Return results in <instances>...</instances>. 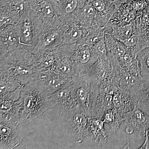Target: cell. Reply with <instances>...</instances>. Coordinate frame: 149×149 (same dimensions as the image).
<instances>
[{
    "label": "cell",
    "mask_w": 149,
    "mask_h": 149,
    "mask_svg": "<svg viewBox=\"0 0 149 149\" xmlns=\"http://www.w3.org/2000/svg\"><path fill=\"white\" fill-rule=\"evenodd\" d=\"M20 97L22 107L18 123V127L20 129L46 110L56 105L38 80L24 85L22 88Z\"/></svg>",
    "instance_id": "cell-1"
},
{
    "label": "cell",
    "mask_w": 149,
    "mask_h": 149,
    "mask_svg": "<svg viewBox=\"0 0 149 149\" xmlns=\"http://www.w3.org/2000/svg\"><path fill=\"white\" fill-rule=\"evenodd\" d=\"M29 5L43 24L61 17L57 0H29Z\"/></svg>",
    "instance_id": "cell-11"
},
{
    "label": "cell",
    "mask_w": 149,
    "mask_h": 149,
    "mask_svg": "<svg viewBox=\"0 0 149 149\" xmlns=\"http://www.w3.org/2000/svg\"><path fill=\"white\" fill-rule=\"evenodd\" d=\"M65 21L61 17L43 23L37 45L32 54L38 56L46 51L52 50L61 45Z\"/></svg>",
    "instance_id": "cell-6"
},
{
    "label": "cell",
    "mask_w": 149,
    "mask_h": 149,
    "mask_svg": "<svg viewBox=\"0 0 149 149\" xmlns=\"http://www.w3.org/2000/svg\"><path fill=\"white\" fill-rule=\"evenodd\" d=\"M72 83L78 106L89 117H94L98 98L99 85L83 74L73 77Z\"/></svg>",
    "instance_id": "cell-4"
},
{
    "label": "cell",
    "mask_w": 149,
    "mask_h": 149,
    "mask_svg": "<svg viewBox=\"0 0 149 149\" xmlns=\"http://www.w3.org/2000/svg\"><path fill=\"white\" fill-rule=\"evenodd\" d=\"M134 24L131 22L129 24L120 27H113V37L121 42L129 38L134 33Z\"/></svg>",
    "instance_id": "cell-28"
},
{
    "label": "cell",
    "mask_w": 149,
    "mask_h": 149,
    "mask_svg": "<svg viewBox=\"0 0 149 149\" xmlns=\"http://www.w3.org/2000/svg\"><path fill=\"white\" fill-rule=\"evenodd\" d=\"M148 3L144 0H139L133 2L131 4V7L135 11H140L146 8Z\"/></svg>",
    "instance_id": "cell-31"
},
{
    "label": "cell",
    "mask_w": 149,
    "mask_h": 149,
    "mask_svg": "<svg viewBox=\"0 0 149 149\" xmlns=\"http://www.w3.org/2000/svg\"><path fill=\"white\" fill-rule=\"evenodd\" d=\"M57 48L58 55L52 70L70 78L76 77L75 70L70 60L62 53L58 47Z\"/></svg>",
    "instance_id": "cell-23"
},
{
    "label": "cell",
    "mask_w": 149,
    "mask_h": 149,
    "mask_svg": "<svg viewBox=\"0 0 149 149\" xmlns=\"http://www.w3.org/2000/svg\"><path fill=\"white\" fill-rule=\"evenodd\" d=\"M104 38L107 52L115 58H118L126 53L128 49L122 42L108 34L105 35Z\"/></svg>",
    "instance_id": "cell-25"
},
{
    "label": "cell",
    "mask_w": 149,
    "mask_h": 149,
    "mask_svg": "<svg viewBox=\"0 0 149 149\" xmlns=\"http://www.w3.org/2000/svg\"><path fill=\"white\" fill-rule=\"evenodd\" d=\"M63 123L68 135L77 143H81L89 135V116L78 105L71 109L61 112Z\"/></svg>",
    "instance_id": "cell-7"
},
{
    "label": "cell",
    "mask_w": 149,
    "mask_h": 149,
    "mask_svg": "<svg viewBox=\"0 0 149 149\" xmlns=\"http://www.w3.org/2000/svg\"><path fill=\"white\" fill-rule=\"evenodd\" d=\"M102 120L109 125L110 128V131L115 133L118 130L123 121H124V118L113 108L105 113Z\"/></svg>",
    "instance_id": "cell-26"
},
{
    "label": "cell",
    "mask_w": 149,
    "mask_h": 149,
    "mask_svg": "<svg viewBox=\"0 0 149 149\" xmlns=\"http://www.w3.org/2000/svg\"><path fill=\"white\" fill-rule=\"evenodd\" d=\"M18 124L0 121V149H11L18 146L23 139Z\"/></svg>",
    "instance_id": "cell-12"
},
{
    "label": "cell",
    "mask_w": 149,
    "mask_h": 149,
    "mask_svg": "<svg viewBox=\"0 0 149 149\" xmlns=\"http://www.w3.org/2000/svg\"><path fill=\"white\" fill-rule=\"evenodd\" d=\"M15 26L18 37V49L32 53L38 42L43 22L29 6Z\"/></svg>",
    "instance_id": "cell-3"
},
{
    "label": "cell",
    "mask_w": 149,
    "mask_h": 149,
    "mask_svg": "<svg viewBox=\"0 0 149 149\" xmlns=\"http://www.w3.org/2000/svg\"><path fill=\"white\" fill-rule=\"evenodd\" d=\"M141 74L142 77L149 79V47L146 48L138 54Z\"/></svg>",
    "instance_id": "cell-29"
},
{
    "label": "cell",
    "mask_w": 149,
    "mask_h": 149,
    "mask_svg": "<svg viewBox=\"0 0 149 149\" xmlns=\"http://www.w3.org/2000/svg\"><path fill=\"white\" fill-rule=\"evenodd\" d=\"M126 124L125 131L128 134L137 133L140 138L146 136V131L149 124V116L136 105L132 110L124 115Z\"/></svg>",
    "instance_id": "cell-10"
},
{
    "label": "cell",
    "mask_w": 149,
    "mask_h": 149,
    "mask_svg": "<svg viewBox=\"0 0 149 149\" xmlns=\"http://www.w3.org/2000/svg\"><path fill=\"white\" fill-rule=\"evenodd\" d=\"M111 66L108 57L99 58L85 73V77L94 84L99 85L109 76Z\"/></svg>",
    "instance_id": "cell-18"
},
{
    "label": "cell",
    "mask_w": 149,
    "mask_h": 149,
    "mask_svg": "<svg viewBox=\"0 0 149 149\" xmlns=\"http://www.w3.org/2000/svg\"><path fill=\"white\" fill-rule=\"evenodd\" d=\"M58 48L70 60L76 76L85 73L98 59L92 47L86 44H66L61 45Z\"/></svg>",
    "instance_id": "cell-5"
},
{
    "label": "cell",
    "mask_w": 149,
    "mask_h": 149,
    "mask_svg": "<svg viewBox=\"0 0 149 149\" xmlns=\"http://www.w3.org/2000/svg\"><path fill=\"white\" fill-rule=\"evenodd\" d=\"M19 40L15 25L1 27L0 58L18 49Z\"/></svg>",
    "instance_id": "cell-17"
},
{
    "label": "cell",
    "mask_w": 149,
    "mask_h": 149,
    "mask_svg": "<svg viewBox=\"0 0 149 149\" xmlns=\"http://www.w3.org/2000/svg\"><path fill=\"white\" fill-rule=\"evenodd\" d=\"M65 27L61 45L79 43L86 37L90 27L74 17L70 20L65 21Z\"/></svg>",
    "instance_id": "cell-13"
},
{
    "label": "cell",
    "mask_w": 149,
    "mask_h": 149,
    "mask_svg": "<svg viewBox=\"0 0 149 149\" xmlns=\"http://www.w3.org/2000/svg\"><path fill=\"white\" fill-rule=\"evenodd\" d=\"M58 55V48L46 51L39 55H35L36 66L39 72L52 70Z\"/></svg>",
    "instance_id": "cell-21"
},
{
    "label": "cell",
    "mask_w": 149,
    "mask_h": 149,
    "mask_svg": "<svg viewBox=\"0 0 149 149\" xmlns=\"http://www.w3.org/2000/svg\"><path fill=\"white\" fill-rule=\"evenodd\" d=\"M0 75L14 77L23 85L37 80L35 55L22 49H17L0 58Z\"/></svg>",
    "instance_id": "cell-2"
},
{
    "label": "cell",
    "mask_w": 149,
    "mask_h": 149,
    "mask_svg": "<svg viewBox=\"0 0 149 149\" xmlns=\"http://www.w3.org/2000/svg\"><path fill=\"white\" fill-rule=\"evenodd\" d=\"M104 122L96 118H89L88 131L89 135L96 143L104 142L108 139L106 131L104 128Z\"/></svg>",
    "instance_id": "cell-22"
},
{
    "label": "cell",
    "mask_w": 149,
    "mask_h": 149,
    "mask_svg": "<svg viewBox=\"0 0 149 149\" xmlns=\"http://www.w3.org/2000/svg\"><path fill=\"white\" fill-rule=\"evenodd\" d=\"M29 6V0H0V27L16 25Z\"/></svg>",
    "instance_id": "cell-9"
},
{
    "label": "cell",
    "mask_w": 149,
    "mask_h": 149,
    "mask_svg": "<svg viewBox=\"0 0 149 149\" xmlns=\"http://www.w3.org/2000/svg\"><path fill=\"white\" fill-rule=\"evenodd\" d=\"M0 95L13 92L24 86L14 77L4 75H0Z\"/></svg>",
    "instance_id": "cell-27"
},
{
    "label": "cell",
    "mask_w": 149,
    "mask_h": 149,
    "mask_svg": "<svg viewBox=\"0 0 149 149\" xmlns=\"http://www.w3.org/2000/svg\"><path fill=\"white\" fill-rule=\"evenodd\" d=\"M148 138L149 140V124L148 126V128H147L146 131V136Z\"/></svg>",
    "instance_id": "cell-33"
},
{
    "label": "cell",
    "mask_w": 149,
    "mask_h": 149,
    "mask_svg": "<svg viewBox=\"0 0 149 149\" xmlns=\"http://www.w3.org/2000/svg\"><path fill=\"white\" fill-rule=\"evenodd\" d=\"M136 105L149 116V86L137 98Z\"/></svg>",
    "instance_id": "cell-30"
},
{
    "label": "cell",
    "mask_w": 149,
    "mask_h": 149,
    "mask_svg": "<svg viewBox=\"0 0 149 149\" xmlns=\"http://www.w3.org/2000/svg\"><path fill=\"white\" fill-rule=\"evenodd\" d=\"M131 1L132 0H113V3L116 8H117L120 6L123 5L128 3L131 2Z\"/></svg>",
    "instance_id": "cell-32"
},
{
    "label": "cell",
    "mask_w": 149,
    "mask_h": 149,
    "mask_svg": "<svg viewBox=\"0 0 149 149\" xmlns=\"http://www.w3.org/2000/svg\"><path fill=\"white\" fill-rule=\"evenodd\" d=\"M72 78L53 70L40 72L37 80L41 82L49 95L72 83Z\"/></svg>",
    "instance_id": "cell-15"
},
{
    "label": "cell",
    "mask_w": 149,
    "mask_h": 149,
    "mask_svg": "<svg viewBox=\"0 0 149 149\" xmlns=\"http://www.w3.org/2000/svg\"><path fill=\"white\" fill-rule=\"evenodd\" d=\"M149 86V79L135 77L125 72L121 68L118 83L119 89L133 95L136 101L139 95Z\"/></svg>",
    "instance_id": "cell-14"
},
{
    "label": "cell",
    "mask_w": 149,
    "mask_h": 149,
    "mask_svg": "<svg viewBox=\"0 0 149 149\" xmlns=\"http://www.w3.org/2000/svg\"><path fill=\"white\" fill-rule=\"evenodd\" d=\"M113 95L100 91L99 89V94L95 112L94 117L102 119L106 112L109 110L113 108Z\"/></svg>",
    "instance_id": "cell-24"
},
{
    "label": "cell",
    "mask_w": 149,
    "mask_h": 149,
    "mask_svg": "<svg viewBox=\"0 0 149 149\" xmlns=\"http://www.w3.org/2000/svg\"><path fill=\"white\" fill-rule=\"evenodd\" d=\"M136 102V99L133 95L120 89L113 97V108L123 117L124 114L134 108Z\"/></svg>",
    "instance_id": "cell-19"
},
{
    "label": "cell",
    "mask_w": 149,
    "mask_h": 149,
    "mask_svg": "<svg viewBox=\"0 0 149 149\" xmlns=\"http://www.w3.org/2000/svg\"><path fill=\"white\" fill-rule=\"evenodd\" d=\"M22 88L0 95V121L18 124L22 107V100L20 97Z\"/></svg>",
    "instance_id": "cell-8"
},
{
    "label": "cell",
    "mask_w": 149,
    "mask_h": 149,
    "mask_svg": "<svg viewBox=\"0 0 149 149\" xmlns=\"http://www.w3.org/2000/svg\"><path fill=\"white\" fill-rule=\"evenodd\" d=\"M61 17L68 20L76 16L87 0H57Z\"/></svg>",
    "instance_id": "cell-20"
},
{
    "label": "cell",
    "mask_w": 149,
    "mask_h": 149,
    "mask_svg": "<svg viewBox=\"0 0 149 149\" xmlns=\"http://www.w3.org/2000/svg\"><path fill=\"white\" fill-rule=\"evenodd\" d=\"M50 97L54 102L55 107L61 112L71 109L78 105L72 83L50 95Z\"/></svg>",
    "instance_id": "cell-16"
}]
</instances>
